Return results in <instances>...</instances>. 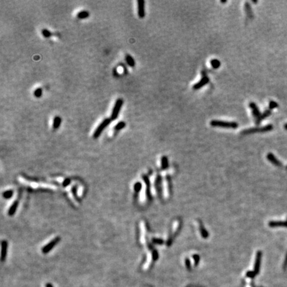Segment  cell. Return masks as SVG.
<instances>
[{
	"label": "cell",
	"instance_id": "4dcf8cb0",
	"mask_svg": "<svg viewBox=\"0 0 287 287\" xmlns=\"http://www.w3.org/2000/svg\"><path fill=\"white\" fill-rule=\"evenodd\" d=\"M193 257H194V260H195V265H197L199 263V257L198 256V255H194L193 256Z\"/></svg>",
	"mask_w": 287,
	"mask_h": 287
},
{
	"label": "cell",
	"instance_id": "e0dca14e",
	"mask_svg": "<svg viewBox=\"0 0 287 287\" xmlns=\"http://www.w3.org/2000/svg\"><path fill=\"white\" fill-rule=\"evenodd\" d=\"M89 17V13L87 11H80L77 14V17L80 19H86V18H88Z\"/></svg>",
	"mask_w": 287,
	"mask_h": 287
},
{
	"label": "cell",
	"instance_id": "83f0119b",
	"mask_svg": "<svg viewBox=\"0 0 287 287\" xmlns=\"http://www.w3.org/2000/svg\"><path fill=\"white\" fill-rule=\"evenodd\" d=\"M152 257H153V260H157V259H158V252L156 251L155 249H153Z\"/></svg>",
	"mask_w": 287,
	"mask_h": 287
},
{
	"label": "cell",
	"instance_id": "d590c367",
	"mask_svg": "<svg viewBox=\"0 0 287 287\" xmlns=\"http://www.w3.org/2000/svg\"><path fill=\"white\" fill-rule=\"evenodd\" d=\"M227 2V1H221V3H225Z\"/></svg>",
	"mask_w": 287,
	"mask_h": 287
},
{
	"label": "cell",
	"instance_id": "f1b7e54d",
	"mask_svg": "<svg viewBox=\"0 0 287 287\" xmlns=\"http://www.w3.org/2000/svg\"><path fill=\"white\" fill-rule=\"evenodd\" d=\"M256 274H257L255 273L254 271H249V272H247V274H246L247 277H250V278H253V277H255Z\"/></svg>",
	"mask_w": 287,
	"mask_h": 287
},
{
	"label": "cell",
	"instance_id": "30bf717a",
	"mask_svg": "<svg viewBox=\"0 0 287 287\" xmlns=\"http://www.w3.org/2000/svg\"><path fill=\"white\" fill-rule=\"evenodd\" d=\"M260 260H261V253L260 252H258L257 253L256 260H255V269L253 271L256 274H257L259 272V268H260Z\"/></svg>",
	"mask_w": 287,
	"mask_h": 287
},
{
	"label": "cell",
	"instance_id": "7402d4cb",
	"mask_svg": "<svg viewBox=\"0 0 287 287\" xmlns=\"http://www.w3.org/2000/svg\"><path fill=\"white\" fill-rule=\"evenodd\" d=\"M199 228H200V231H201V235H202V237H203V238H207V237H208V236H209L208 232H207V231H206L205 229V228H204V227L203 226V225L200 224Z\"/></svg>",
	"mask_w": 287,
	"mask_h": 287
},
{
	"label": "cell",
	"instance_id": "5bb4252c",
	"mask_svg": "<svg viewBox=\"0 0 287 287\" xmlns=\"http://www.w3.org/2000/svg\"><path fill=\"white\" fill-rule=\"evenodd\" d=\"M125 59H126V61L128 65L131 67H134L135 65H136V63H135L134 59L132 56L129 54H126V56H125Z\"/></svg>",
	"mask_w": 287,
	"mask_h": 287
},
{
	"label": "cell",
	"instance_id": "2e32d148",
	"mask_svg": "<svg viewBox=\"0 0 287 287\" xmlns=\"http://www.w3.org/2000/svg\"><path fill=\"white\" fill-rule=\"evenodd\" d=\"M269 225L272 227H287V222H283V221H270Z\"/></svg>",
	"mask_w": 287,
	"mask_h": 287
},
{
	"label": "cell",
	"instance_id": "836d02e7",
	"mask_svg": "<svg viewBox=\"0 0 287 287\" xmlns=\"http://www.w3.org/2000/svg\"><path fill=\"white\" fill-rule=\"evenodd\" d=\"M284 128L286 130H287V123H286L284 125Z\"/></svg>",
	"mask_w": 287,
	"mask_h": 287
},
{
	"label": "cell",
	"instance_id": "ac0fdd59",
	"mask_svg": "<svg viewBox=\"0 0 287 287\" xmlns=\"http://www.w3.org/2000/svg\"><path fill=\"white\" fill-rule=\"evenodd\" d=\"M271 113H272L271 110L268 109V110H265V112H263V113L261 114V116H260V121L262 122V120H263L264 119H265L266 118H267L268 116H269L271 114Z\"/></svg>",
	"mask_w": 287,
	"mask_h": 287
},
{
	"label": "cell",
	"instance_id": "6da1fadb",
	"mask_svg": "<svg viewBox=\"0 0 287 287\" xmlns=\"http://www.w3.org/2000/svg\"><path fill=\"white\" fill-rule=\"evenodd\" d=\"M210 125L213 127H221L231 129H236L239 127V124L236 122H228L219 120H211L210 122Z\"/></svg>",
	"mask_w": 287,
	"mask_h": 287
},
{
	"label": "cell",
	"instance_id": "ba28073f",
	"mask_svg": "<svg viewBox=\"0 0 287 287\" xmlns=\"http://www.w3.org/2000/svg\"><path fill=\"white\" fill-rule=\"evenodd\" d=\"M209 77H207V76H203L198 83L195 84L194 86H193V89H194V90H198V89H200L201 88L203 87L205 85H206L207 83H209Z\"/></svg>",
	"mask_w": 287,
	"mask_h": 287
},
{
	"label": "cell",
	"instance_id": "3957f363",
	"mask_svg": "<svg viewBox=\"0 0 287 287\" xmlns=\"http://www.w3.org/2000/svg\"><path fill=\"white\" fill-rule=\"evenodd\" d=\"M123 103H124V101L122 98H118L116 101L114 106L113 107V111H112L111 116H110L111 120H115L118 118V116L120 110H121L122 107L123 105Z\"/></svg>",
	"mask_w": 287,
	"mask_h": 287
},
{
	"label": "cell",
	"instance_id": "e575fe53",
	"mask_svg": "<svg viewBox=\"0 0 287 287\" xmlns=\"http://www.w3.org/2000/svg\"><path fill=\"white\" fill-rule=\"evenodd\" d=\"M252 2H253V3H257L258 1H257V0H255V1H254V0H252Z\"/></svg>",
	"mask_w": 287,
	"mask_h": 287
},
{
	"label": "cell",
	"instance_id": "ffe728a7",
	"mask_svg": "<svg viewBox=\"0 0 287 287\" xmlns=\"http://www.w3.org/2000/svg\"><path fill=\"white\" fill-rule=\"evenodd\" d=\"M126 124L125 122L124 121H120L119 122L118 124H117L115 126H114V130H117V131H118V130H122V129H123L126 126Z\"/></svg>",
	"mask_w": 287,
	"mask_h": 287
},
{
	"label": "cell",
	"instance_id": "1f68e13d",
	"mask_svg": "<svg viewBox=\"0 0 287 287\" xmlns=\"http://www.w3.org/2000/svg\"><path fill=\"white\" fill-rule=\"evenodd\" d=\"M185 265L187 266V268L189 270H190V269H191V263H190V260L188 259H185Z\"/></svg>",
	"mask_w": 287,
	"mask_h": 287
},
{
	"label": "cell",
	"instance_id": "8fae6325",
	"mask_svg": "<svg viewBox=\"0 0 287 287\" xmlns=\"http://www.w3.org/2000/svg\"><path fill=\"white\" fill-rule=\"evenodd\" d=\"M7 249H8V243L7 241H3L2 242V256H1V259L2 261H3L6 257Z\"/></svg>",
	"mask_w": 287,
	"mask_h": 287
},
{
	"label": "cell",
	"instance_id": "52a82bcc",
	"mask_svg": "<svg viewBox=\"0 0 287 287\" xmlns=\"http://www.w3.org/2000/svg\"><path fill=\"white\" fill-rule=\"evenodd\" d=\"M137 3H138V15L139 18L143 19L146 15L145 1L138 0Z\"/></svg>",
	"mask_w": 287,
	"mask_h": 287
},
{
	"label": "cell",
	"instance_id": "d4e9b609",
	"mask_svg": "<svg viewBox=\"0 0 287 287\" xmlns=\"http://www.w3.org/2000/svg\"><path fill=\"white\" fill-rule=\"evenodd\" d=\"M41 32H42V35H43L45 38H49V37H50L52 35L51 33L48 29H44L42 30Z\"/></svg>",
	"mask_w": 287,
	"mask_h": 287
},
{
	"label": "cell",
	"instance_id": "44dd1931",
	"mask_svg": "<svg viewBox=\"0 0 287 287\" xmlns=\"http://www.w3.org/2000/svg\"><path fill=\"white\" fill-rule=\"evenodd\" d=\"M168 166V160L166 156H163L161 158V168L166 169Z\"/></svg>",
	"mask_w": 287,
	"mask_h": 287
},
{
	"label": "cell",
	"instance_id": "f546056e",
	"mask_svg": "<svg viewBox=\"0 0 287 287\" xmlns=\"http://www.w3.org/2000/svg\"><path fill=\"white\" fill-rule=\"evenodd\" d=\"M153 243H155V244L161 245L164 243V241L161 239H153Z\"/></svg>",
	"mask_w": 287,
	"mask_h": 287
},
{
	"label": "cell",
	"instance_id": "9a60e30c",
	"mask_svg": "<svg viewBox=\"0 0 287 287\" xmlns=\"http://www.w3.org/2000/svg\"><path fill=\"white\" fill-rule=\"evenodd\" d=\"M18 204H19V203H18L17 201H14V203L11 205L10 208H9V211H8V215H13L15 213V212L17 210V208L18 207Z\"/></svg>",
	"mask_w": 287,
	"mask_h": 287
},
{
	"label": "cell",
	"instance_id": "484cf974",
	"mask_svg": "<svg viewBox=\"0 0 287 287\" xmlns=\"http://www.w3.org/2000/svg\"><path fill=\"white\" fill-rule=\"evenodd\" d=\"M141 189H142V184L140 182H137L134 185V190L136 193L139 192Z\"/></svg>",
	"mask_w": 287,
	"mask_h": 287
},
{
	"label": "cell",
	"instance_id": "cb8c5ba5",
	"mask_svg": "<svg viewBox=\"0 0 287 287\" xmlns=\"http://www.w3.org/2000/svg\"><path fill=\"white\" fill-rule=\"evenodd\" d=\"M269 107L270 110L274 109L276 108H278V104L277 102H276L275 101H271L269 102Z\"/></svg>",
	"mask_w": 287,
	"mask_h": 287
},
{
	"label": "cell",
	"instance_id": "4316f807",
	"mask_svg": "<svg viewBox=\"0 0 287 287\" xmlns=\"http://www.w3.org/2000/svg\"><path fill=\"white\" fill-rule=\"evenodd\" d=\"M42 92H43L42 89H41V88H38V89H37L35 90V92H34L35 96L37 98H40L42 95Z\"/></svg>",
	"mask_w": 287,
	"mask_h": 287
},
{
	"label": "cell",
	"instance_id": "277c9868",
	"mask_svg": "<svg viewBox=\"0 0 287 287\" xmlns=\"http://www.w3.org/2000/svg\"><path fill=\"white\" fill-rule=\"evenodd\" d=\"M111 122V119L110 118H105L104 119L103 121L98 125L96 129L95 130V132H94L93 137L94 138H98L101 135L102 132H103L104 130L108 126V125L110 124Z\"/></svg>",
	"mask_w": 287,
	"mask_h": 287
},
{
	"label": "cell",
	"instance_id": "8992f818",
	"mask_svg": "<svg viewBox=\"0 0 287 287\" xmlns=\"http://www.w3.org/2000/svg\"><path fill=\"white\" fill-rule=\"evenodd\" d=\"M59 241H60V237H56V238H55L54 239L51 241L47 245H46L45 247H43V248H42V252H43V253H45H45H49V252L51 250V249H53L55 245H56L57 243H59Z\"/></svg>",
	"mask_w": 287,
	"mask_h": 287
},
{
	"label": "cell",
	"instance_id": "7c38bea8",
	"mask_svg": "<svg viewBox=\"0 0 287 287\" xmlns=\"http://www.w3.org/2000/svg\"><path fill=\"white\" fill-rule=\"evenodd\" d=\"M266 157H267V159L269 160V161H270L271 163H272L274 165H275V166H280V161L276 158L275 156H274L272 153H269V154H267V156H266Z\"/></svg>",
	"mask_w": 287,
	"mask_h": 287
},
{
	"label": "cell",
	"instance_id": "5b68a950",
	"mask_svg": "<svg viewBox=\"0 0 287 287\" xmlns=\"http://www.w3.org/2000/svg\"><path fill=\"white\" fill-rule=\"evenodd\" d=\"M249 107L252 110V114H253V117L255 118V124L257 125H259L261 122L260 121V117L261 116V113H260V110H259V107H257L256 103L253 102H251L249 104Z\"/></svg>",
	"mask_w": 287,
	"mask_h": 287
},
{
	"label": "cell",
	"instance_id": "4fadbf2b",
	"mask_svg": "<svg viewBox=\"0 0 287 287\" xmlns=\"http://www.w3.org/2000/svg\"><path fill=\"white\" fill-rule=\"evenodd\" d=\"M61 122H62V120H61V117L56 116L54 118L53 123V128L55 130H57V129L59 128L60 127V126H61Z\"/></svg>",
	"mask_w": 287,
	"mask_h": 287
},
{
	"label": "cell",
	"instance_id": "d6986e66",
	"mask_svg": "<svg viewBox=\"0 0 287 287\" xmlns=\"http://www.w3.org/2000/svg\"><path fill=\"white\" fill-rule=\"evenodd\" d=\"M211 65L213 68H218L220 67L221 66V62L218 59H214L211 60L210 61Z\"/></svg>",
	"mask_w": 287,
	"mask_h": 287
},
{
	"label": "cell",
	"instance_id": "603a6c76",
	"mask_svg": "<svg viewBox=\"0 0 287 287\" xmlns=\"http://www.w3.org/2000/svg\"><path fill=\"white\" fill-rule=\"evenodd\" d=\"M14 194V191L12 190H8V191H5L3 194V197L5 199H9L12 197V195Z\"/></svg>",
	"mask_w": 287,
	"mask_h": 287
},
{
	"label": "cell",
	"instance_id": "7a4b0ae2",
	"mask_svg": "<svg viewBox=\"0 0 287 287\" xmlns=\"http://www.w3.org/2000/svg\"><path fill=\"white\" fill-rule=\"evenodd\" d=\"M273 129V126L272 124H268L266 126H263V127H258V128H252L246 129V130H243L241 132L242 134H254L256 132H269Z\"/></svg>",
	"mask_w": 287,
	"mask_h": 287
},
{
	"label": "cell",
	"instance_id": "d6a6232c",
	"mask_svg": "<svg viewBox=\"0 0 287 287\" xmlns=\"http://www.w3.org/2000/svg\"><path fill=\"white\" fill-rule=\"evenodd\" d=\"M71 183V181H70V179H65V181H64L63 182V185L64 186H67V185H68V184Z\"/></svg>",
	"mask_w": 287,
	"mask_h": 287
},
{
	"label": "cell",
	"instance_id": "9c48e42d",
	"mask_svg": "<svg viewBox=\"0 0 287 287\" xmlns=\"http://www.w3.org/2000/svg\"><path fill=\"white\" fill-rule=\"evenodd\" d=\"M245 9L246 14H247V17L249 18V19H253L254 17V14H253V9H252L250 3L249 2H246L245 3Z\"/></svg>",
	"mask_w": 287,
	"mask_h": 287
}]
</instances>
